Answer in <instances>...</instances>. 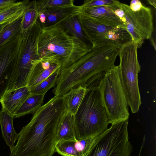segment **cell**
Masks as SVG:
<instances>
[{
    "instance_id": "1",
    "label": "cell",
    "mask_w": 156,
    "mask_h": 156,
    "mask_svg": "<svg viewBox=\"0 0 156 156\" xmlns=\"http://www.w3.org/2000/svg\"><path fill=\"white\" fill-rule=\"evenodd\" d=\"M66 110L63 96H55L42 105L18 133L9 156H52L59 123Z\"/></svg>"
},
{
    "instance_id": "2",
    "label": "cell",
    "mask_w": 156,
    "mask_h": 156,
    "mask_svg": "<svg viewBox=\"0 0 156 156\" xmlns=\"http://www.w3.org/2000/svg\"><path fill=\"white\" fill-rule=\"evenodd\" d=\"M120 47L114 44L92 47L90 51L69 67L61 68L55 96H62L80 86L86 90L98 88L106 72L114 66Z\"/></svg>"
},
{
    "instance_id": "3",
    "label": "cell",
    "mask_w": 156,
    "mask_h": 156,
    "mask_svg": "<svg viewBox=\"0 0 156 156\" xmlns=\"http://www.w3.org/2000/svg\"><path fill=\"white\" fill-rule=\"evenodd\" d=\"M86 42L72 36L60 23L43 27L39 35L37 52L41 61L69 66L91 49Z\"/></svg>"
},
{
    "instance_id": "4",
    "label": "cell",
    "mask_w": 156,
    "mask_h": 156,
    "mask_svg": "<svg viewBox=\"0 0 156 156\" xmlns=\"http://www.w3.org/2000/svg\"><path fill=\"white\" fill-rule=\"evenodd\" d=\"M74 120L77 140L99 135L108 129L109 118L98 88L86 90Z\"/></svg>"
},
{
    "instance_id": "5",
    "label": "cell",
    "mask_w": 156,
    "mask_h": 156,
    "mask_svg": "<svg viewBox=\"0 0 156 156\" xmlns=\"http://www.w3.org/2000/svg\"><path fill=\"white\" fill-rule=\"evenodd\" d=\"M41 25L38 18L27 30L18 36L12 71L6 91L26 86L31 70L41 61L37 52L38 39Z\"/></svg>"
},
{
    "instance_id": "6",
    "label": "cell",
    "mask_w": 156,
    "mask_h": 156,
    "mask_svg": "<svg viewBox=\"0 0 156 156\" xmlns=\"http://www.w3.org/2000/svg\"><path fill=\"white\" fill-rule=\"evenodd\" d=\"M98 88L109 123L127 120L129 115V105L121 80L119 65L106 72Z\"/></svg>"
},
{
    "instance_id": "7",
    "label": "cell",
    "mask_w": 156,
    "mask_h": 156,
    "mask_svg": "<svg viewBox=\"0 0 156 156\" xmlns=\"http://www.w3.org/2000/svg\"><path fill=\"white\" fill-rule=\"evenodd\" d=\"M138 47L132 41L119 49L120 75L129 106L133 113L137 112L141 104L138 76L141 66L137 58Z\"/></svg>"
},
{
    "instance_id": "8",
    "label": "cell",
    "mask_w": 156,
    "mask_h": 156,
    "mask_svg": "<svg viewBox=\"0 0 156 156\" xmlns=\"http://www.w3.org/2000/svg\"><path fill=\"white\" fill-rule=\"evenodd\" d=\"M128 120L111 124L99 135L85 156H131L133 146L129 140Z\"/></svg>"
},
{
    "instance_id": "9",
    "label": "cell",
    "mask_w": 156,
    "mask_h": 156,
    "mask_svg": "<svg viewBox=\"0 0 156 156\" xmlns=\"http://www.w3.org/2000/svg\"><path fill=\"white\" fill-rule=\"evenodd\" d=\"M126 20L125 27L132 40L140 48L144 41L150 39L154 31L153 17L150 8L143 5L139 10L133 11L129 5L121 3Z\"/></svg>"
},
{
    "instance_id": "10",
    "label": "cell",
    "mask_w": 156,
    "mask_h": 156,
    "mask_svg": "<svg viewBox=\"0 0 156 156\" xmlns=\"http://www.w3.org/2000/svg\"><path fill=\"white\" fill-rule=\"evenodd\" d=\"M17 37L0 46V98L7 90L16 54Z\"/></svg>"
},
{
    "instance_id": "11",
    "label": "cell",
    "mask_w": 156,
    "mask_h": 156,
    "mask_svg": "<svg viewBox=\"0 0 156 156\" xmlns=\"http://www.w3.org/2000/svg\"><path fill=\"white\" fill-rule=\"evenodd\" d=\"M98 135L76 140L56 143L55 150L62 156H85L95 144Z\"/></svg>"
},
{
    "instance_id": "12",
    "label": "cell",
    "mask_w": 156,
    "mask_h": 156,
    "mask_svg": "<svg viewBox=\"0 0 156 156\" xmlns=\"http://www.w3.org/2000/svg\"><path fill=\"white\" fill-rule=\"evenodd\" d=\"M132 37L124 27L116 28L105 33L89 38L92 47L107 44H114L120 47L132 41Z\"/></svg>"
},
{
    "instance_id": "13",
    "label": "cell",
    "mask_w": 156,
    "mask_h": 156,
    "mask_svg": "<svg viewBox=\"0 0 156 156\" xmlns=\"http://www.w3.org/2000/svg\"><path fill=\"white\" fill-rule=\"evenodd\" d=\"M31 94L27 86L6 91L0 98L2 109L14 117L16 112Z\"/></svg>"
},
{
    "instance_id": "14",
    "label": "cell",
    "mask_w": 156,
    "mask_h": 156,
    "mask_svg": "<svg viewBox=\"0 0 156 156\" xmlns=\"http://www.w3.org/2000/svg\"><path fill=\"white\" fill-rule=\"evenodd\" d=\"M46 20L43 27L61 23L68 18L82 12L81 6L73 4L49 8L45 11Z\"/></svg>"
},
{
    "instance_id": "15",
    "label": "cell",
    "mask_w": 156,
    "mask_h": 156,
    "mask_svg": "<svg viewBox=\"0 0 156 156\" xmlns=\"http://www.w3.org/2000/svg\"><path fill=\"white\" fill-rule=\"evenodd\" d=\"M113 5L89 8L82 12L102 24L112 27L126 28L114 14L112 8Z\"/></svg>"
},
{
    "instance_id": "16",
    "label": "cell",
    "mask_w": 156,
    "mask_h": 156,
    "mask_svg": "<svg viewBox=\"0 0 156 156\" xmlns=\"http://www.w3.org/2000/svg\"><path fill=\"white\" fill-rule=\"evenodd\" d=\"M60 68L61 66L58 64L50 61L37 62L31 70L27 86L30 87L38 84Z\"/></svg>"
},
{
    "instance_id": "17",
    "label": "cell",
    "mask_w": 156,
    "mask_h": 156,
    "mask_svg": "<svg viewBox=\"0 0 156 156\" xmlns=\"http://www.w3.org/2000/svg\"><path fill=\"white\" fill-rule=\"evenodd\" d=\"M14 118L3 109L0 111V125L2 136L10 151L15 146V143L19 137V134L14 128Z\"/></svg>"
},
{
    "instance_id": "18",
    "label": "cell",
    "mask_w": 156,
    "mask_h": 156,
    "mask_svg": "<svg viewBox=\"0 0 156 156\" xmlns=\"http://www.w3.org/2000/svg\"><path fill=\"white\" fill-rule=\"evenodd\" d=\"M30 2L28 0L17 2L0 9V25L12 22L22 17Z\"/></svg>"
},
{
    "instance_id": "19",
    "label": "cell",
    "mask_w": 156,
    "mask_h": 156,
    "mask_svg": "<svg viewBox=\"0 0 156 156\" xmlns=\"http://www.w3.org/2000/svg\"><path fill=\"white\" fill-rule=\"evenodd\" d=\"M76 140L74 115L66 110L59 123L56 143L60 141Z\"/></svg>"
},
{
    "instance_id": "20",
    "label": "cell",
    "mask_w": 156,
    "mask_h": 156,
    "mask_svg": "<svg viewBox=\"0 0 156 156\" xmlns=\"http://www.w3.org/2000/svg\"><path fill=\"white\" fill-rule=\"evenodd\" d=\"M86 89L80 86L71 90L63 95L66 104V111L74 115L81 103Z\"/></svg>"
},
{
    "instance_id": "21",
    "label": "cell",
    "mask_w": 156,
    "mask_h": 156,
    "mask_svg": "<svg viewBox=\"0 0 156 156\" xmlns=\"http://www.w3.org/2000/svg\"><path fill=\"white\" fill-rule=\"evenodd\" d=\"M44 94H31L15 113L14 118H19L34 113L43 103Z\"/></svg>"
},
{
    "instance_id": "22",
    "label": "cell",
    "mask_w": 156,
    "mask_h": 156,
    "mask_svg": "<svg viewBox=\"0 0 156 156\" xmlns=\"http://www.w3.org/2000/svg\"><path fill=\"white\" fill-rule=\"evenodd\" d=\"M78 14L68 18L60 23L69 34L86 42L88 40L84 34Z\"/></svg>"
},
{
    "instance_id": "23",
    "label": "cell",
    "mask_w": 156,
    "mask_h": 156,
    "mask_svg": "<svg viewBox=\"0 0 156 156\" xmlns=\"http://www.w3.org/2000/svg\"><path fill=\"white\" fill-rule=\"evenodd\" d=\"M61 68L57 69L49 76L38 84L30 87L31 94H44L56 85Z\"/></svg>"
},
{
    "instance_id": "24",
    "label": "cell",
    "mask_w": 156,
    "mask_h": 156,
    "mask_svg": "<svg viewBox=\"0 0 156 156\" xmlns=\"http://www.w3.org/2000/svg\"><path fill=\"white\" fill-rule=\"evenodd\" d=\"M22 16L9 23L0 33V46L16 38L20 33Z\"/></svg>"
},
{
    "instance_id": "25",
    "label": "cell",
    "mask_w": 156,
    "mask_h": 156,
    "mask_svg": "<svg viewBox=\"0 0 156 156\" xmlns=\"http://www.w3.org/2000/svg\"><path fill=\"white\" fill-rule=\"evenodd\" d=\"M38 13L34 7V1H31L22 16L20 32L27 30L38 18Z\"/></svg>"
},
{
    "instance_id": "26",
    "label": "cell",
    "mask_w": 156,
    "mask_h": 156,
    "mask_svg": "<svg viewBox=\"0 0 156 156\" xmlns=\"http://www.w3.org/2000/svg\"><path fill=\"white\" fill-rule=\"evenodd\" d=\"M34 1V7L38 13L52 7L74 4L73 0H41Z\"/></svg>"
},
{
    "instance_id": "27",
    "label": "cell",
    "mask_w": 156,
    "mask_h": 156,
    "mask_svg": "<svg viewBox=\"0 0 156 156\" xmlns=\"http://www.w3.org/2000/svg\"><path fill=\"white\" fill-rule=\"evenodd\" d=\"M119 1L114 0H86L80 5L82 11L86 9L96 7L108 6L119 3Z\"/></svg>"
},
{
    "instance_id": "28",
    "label": "cell",
    "mask_w": 156,
    "mask_h": 156,
    "mask_svg": "<svg viewBox=\"0 0 156 156\" xmlns=\"http://www.w3.org/2000/svg\"><path fill=\"white\" fill-rule=\"evenodd\" d=\"M143 5L140 1L138 0H133L130 2L129 7L132 11H136L140 9Z\"/></svg>"
},
{
    "instance_id": "29",
    "label": "cell",
    "mask_w": 156,
    "mask_h": 156,
    "mask_svg": "<svg viewBox=\"0 0 156 156\" xmlns=\"http://www.w3.org/2000/svg\"><path fill=\"white\" fill-rule=\"evenodd\" d=\"M17 2L15 0H0V9L12 5Z\"/></svg>"
},
{
    "instance_id": "30",
    "label": "cell",
    "mask_w": 156,
    "mask_h": 156,
    "mask_svg": "<svg viewBox=\"0 0 156 156\" xmlns=\"http://www.w3.org/2000/svg\"><path fill=\"white\" fill-rule=\"evenodd\" d=\"M156 0H147L148 3L150 5L153 6L155 9H156Z\"/></svg>"
},
{
    "instance_id": "31",
    "label": "cell",
    "mask_w": 156,
    "mask_h": 156,
    "mask_svg": "<svg viewBox=\"0 0 156 156\" xmlns=\"http://www.w3.org/2000/svg\"><path fill=\"white\" fill-rule=\"evenodd\" d=\"M151 41V44L154 47L155 50H156V43L155 41L154 40L153 38L151 37L150 39H149Z\"/></svg>"
},
{
    "instance_id": "32",
    "label": "cell",
    "mask_w": 156,
    "mask_h": 156,
    "mask_svg": "<svg viewBox=\"0 0 156 156\" xmlns=\"http://www.w3.org/2000/svg\"><path fill=\"white\" fill-rule=\"evenodd\" d=\"M11 23V22H10ZM9 23H7L3 24H1L0 25V33L2 32V30L7 25V24Z\"/></svg>"
},
{
    "instance_id": "33",
    "label": "cell",
    "mask_w": 156,
    "mask_h": 156,
    "mask_svg": "<svg viewBox=\"0 0 156 156\" xmlns=\"http://www.w3.org/2000/svg\"><path fill=\"white\" fill-rule=\"evenodd\" d=\"M140 154H139V156H140Z\"/></svg>"
}]
</instances>
